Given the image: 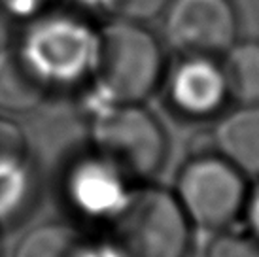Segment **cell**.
<instances>
[{"mask_svg":"<svg viewBox=\"0 0 259 257\" xmlns=\"http://www.w3.org/2000/svg\"><path fill=\"white\" fill-rule=\"evenodd\" d=\"M108 236L114 257H186L189 218L176 195L140 187L125 193L110 214Z\"/></svg>","mask_w":259,"mask_h":257,"instance_id":"6da1fadb","label":"cell"},{"mask_svg":"<svg viewBox=\"0 0 259 257\" xmlns=\"http://www.w3.org/2000/svg\"><path fill=\"white\" fill-rule=\"evenodd\" d=\"M91 70L110 102L138 104L157 87L163 53L140 23L117 19L97 34Z\"/></svg>","mask_w":259,"mask_h":257,"instance_id":"7a4b0ae2","label":"cell"},{"mask_svg":"<svg viewBox=\"0 0 259 257\" xmlns=\"http://www.w3.org/2000/svg\"><path fill=\"white\" fill-rule=\"evenodd\" d=\"M97 159L121 180H148L163 164L166 138L153 115L138 104H114L93 123Z\"/></svg>","mask_w":259,"mask_h":257,"instance_id":"3957f363","label":"cell"},{"mask_svg":"<svg viewBox=\"0 0 259 257\" xmlns=\"http://www.w3.org/2000/svg\"><path fill=\"white\" fill-rule=\"evenodd\" d=\"M176 199L199 227H227L244 210V174L222 155H199L182 168Z\"/></svg>","mask_w":259,"mask_h":257,"instance_id":"277c9868","label":"cell"},{"mask_svg":"<svg viewBox=\"0 0 259 257\" xmlns=\"http://www.w3.org/2000/svg\"><path fill=\"white\" fill-rule=\"evenodd\" d=\"M165 36L184 57H214L237 40V12L229 0H170Z\"/></svg>","mask_w":259,"mask_h":257,"instance_id":"5b68a950","label":"cell"},{"mask_svg":"<svg viewBox=\"0 0 259 257\" xmlns=\"http://www.w3.org/2000/svg\"><path fill=\"white\" fill-rule=\"evenodd\" d=\"M97 36L78 23L44 21L29 34L23 51L48 81H70L93 66Z\"/></svg>","mask_w":259,"mask_h":257,"instance_id":"8992f818","label":"cell"},{"mask_svg":"<svg viewBox=\"0 0 259 257\" xmlns=\"http://www.w3.org/2000/svg\"><path fill=\"white\" fill-rule=\"evenodd\" d=\"M227 97L222 66L212 57H184L168 78V99L189 117L216 114Z\"/></svg>","mask_w":259,"mask_h":257,"instance_id":"52a82bcc","label":"cell"},{"mask_svg":"<svg viewBox=\"0 0 259 257\" xmlns=\"http://www.w3.org/2000/svg\"><path fill=\"white\" fill-rule=\"evenodd\" d=\"M214 142L233 166L259 178V104H240L229 112L218 123Z\"/></svg>","mask_w":259,"mask_h":257,"instance_id":"ba28073f","label":"cell"},{"mask_svg":"<svg viewBox=\"0 0 259 257\" xmlns=\"http://www.w3.org/2000/svg\"><path fill=\"white\" fill-rule=\"evenodd\" d=\"M48 85V78L23 48L0 53V108L10 112L32 110L46 97Z\"/></svg>","mask_w":259,"mask_h":257,"instance_id":"9c48e42d","label":"cell"},{"mask_svg":"<svg viewBox=\"0 0 259 257\" xmlns=\"http://www.w3.org/2000/svg\"><path fill=\"white\" fill-rule=\"evenodd\" d=\"M220 66L229 97L238 104H259V40L235 42Z\"/></svg>","mask_w":259,"mask_h":257,"instance_id":"30bf717a","label":"cell"},{"mask_svg":"<svg viewBox=\"0 0 259 257\" xmlns=\"http://www.w3.org/2000/svg\"><path fill=\"white\" fill-rule=\"evenodd\" d=\"M15 257H87V246L65 225H40L19 242Z\"/></svg>","mask_w":259,"mask_h":257,"instance_id":"8fae6325","label":"cell"},{"mask_svg":"<svg viewBox=\"0 0 259 257\" xmlns=\"http://www.w3.org/2000/svg\"><path fill=\"white\" fill-rule=\"evenodd\" d=\"M170 0H106V8L123 21L142 23L165 12Z\"/></svg>","mask_w":259,"mask_h":257,"instance_id":"7c38bea8","label":"cell"},{"mask_svg":"<svg viewBox=\"0 0 259 257\" xmlns=\"http://www.w3.org/2000/svg\"><path fill=\"white\" fill-rule=\"evenodd\" d=\"M206 257H259V242L237 233H222L210 242Z\"/></svg>","mask_w":259,"mask_h":257,"instance_id":"4fadbf2b","label":"cell"},{"mask_svg":"<svg viewBox=\"0 0 259 257\" xmlns=\"http://www.w3.org/2000/svg\"><path fill=\"white\" fill-rule=\"evenodd\" d=\"M50 0H0V6L15 17H29L42 10Z\"/></svg>","mask_w":259,"mask_h":257,"instance_id":"5bb4252c","label":"cell"},{"mask_svg":"<svg viewBox=\"0 0 259 257\" xmlns=\"http://www.w3.org/2000/svg\"><path fill=\"white\" fill-rule=\"evenodd\" d=\"M244 210L248 225H250L253 233V238L259 242V187L250 195V199H246Z\"/></svg>","mask_w":259,"mask_h":257,"instance_id":"9a60e30c","label":"cell"}]
</instances>
